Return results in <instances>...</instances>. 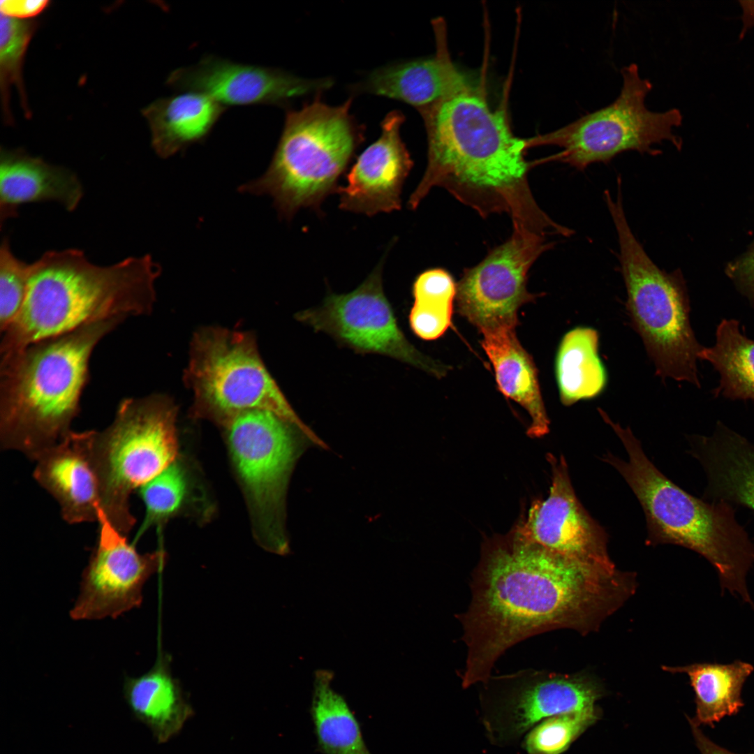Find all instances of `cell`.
Wrapping results in <instances>:
<instances>
[{"label": "cell", "instance_id": "cell-22", "mask_svg": "<svg viewBox=\"0 0 754 754\" xmlns=\"http://www.w3.org/2000/svg\"><path fill=\"white\" fill-rule=\"evenodd\" d=\"M83 190L77 175L20 150L1 149L0 219L16 217L23 204L55 201L69 212L78 206Z\"/></svg>", "mask_w": 754, "mask_h": 754}, {"label": "cell", "instance_id": "cell-30", "mask_svg": "<svg viewBox=\"0 0 754 754\" xmlns=\"http://www.w3.org/2000/svg\"><path fill=\"white\" fill-rule=\"evenodd\" d=\"M33 20H19L1 13L0 20V87L3 112L6 123H12L10 109V89L15 86L22 105L29 116L22 78L24 58L36 29Z\"/></svg>", "mask_w": 754, "mask_h": 754}, {"label": "cell", "instance_id": "cell-3", "mask_svg": "<svg viewBox=\"0 0 754 754\" xmlns=\"http://www.w3.org/2000/svg\"><path fill=\"white\" fill-rule=\"evenodd\" d=\"M160 272L149 255L98 266L79 249L45 252L30 264L23 304L1 332V360L91 323L151 313Z\"/></svg>", "mask_w": 754, "mask_h": 754}, {"label": "cell", "instance_id": "cell-8", "mask_svg": "<svg viewBox=\"0 0 754 754\" xmlns=\"http://www.w3.org/2000/svg\"><path fill=\"white\" fill-rule=\"evenodd\" d=\"M176 407L162 394L123 399L112 424L91 430L90 460L96 474L100 510L128 536L136 519L132 493L175 462L177 454Z\"/></svg>", "mask_w": 754, "mask_h": 754}, {"label": "cell", "instance_id": "cell-16", "mask_svg": "<svg viewBox=\"0 0 754 754\" xmlns=\"http://www.w3.org/2000/svg\"><path fill=\"white\" fill-rule=\"evenodd\" d=\"M552 485L548 497L533 501L514 529L526 540L582 562L614 568L605 531L578 500L565 457L548 453Z\"/></svg>", "mask_w": 754, "mask_h": 754}, {"label": "cell", "instance_id": "cell-25", "mask_svg": "<svg viewBox=\"0 0 754 754\" xmlns=\"http://www.w3.org/2000/svg\"><path fill=\"white\" fill-rule=\"evenodd\" d=\"M123 692L133 716L149 729L158 744L177 735L194 715L172 676L168 658L163 656L144 674L126 677Z\"/></svg>", "mask_w": 754, "mask_h": 754}, {"label": "cell", "instance_id": "cell-21", "mask_svg": "<svg viewBox=\"0 0 754 754\" xmlns=\"http://www.w3.org/2000/svg\"><path fill=\"white\" fill-rule=\"evenodd\" d=\"M707 478L705 498L754 511V443L721 422L709 436L689 438Z\"/></svg>", "mask_w": 754, "mask_h": 754}, {"label": "cell", "instance_id": "cell-32", "mask_svg": "<svg viewBox=\"0 0 754 754\" xmlns=\"http://www.w3.org/2000/svg\"><path fill=\"white\" fill-rule=\"evenodd\" d=\"M600 716L594 706L547 718L527 733L524 747L528 754H561Z\"/></svg>", "mask_w": 754, "mask_h": 754}, {"label": "cell", "instance_id": "cell-10", "mask_svg": "<svg viewBox=\"0 0 754 754\" xmlns=\"http://www.w3.org/2000/svg\"><path fill=\"white\" fill-rule=\"evenodd\" d=\"M222 427L258 540L263 547L284 554L288 548L284 530L288 479L308 441H320L307 426L268 411L244 412Z\"/></svg>", "mask_w": 754, "mask_h": 754}, {"label": "cell", "instance_id": "cell-17", "mask_svg": "<svg viewBox=\"0 0 754 754\" xmlns=\"http://www.w3.org/2000/svg\"><path fill=\"white\" fill-rule=\"evenodd\" d=\"M167 84L175 89L206 94L226 107L285 105L292 99L327 90L333 82L207 56L195 65L173 71Z\"/></svg>", "mask_w": 754, "mask_h": 754}, {"label": "cell", "instance_id": "cell-28", "mask_svg": "<svg viewBox=\"0 0 754 754\" xmlns=\"http://www.w3.org/2000/svg\"><path fill=\"white\" fill-rule=\"evenodd\" d=\"M332 675L316 673L311 714L319 748L324 754H371L359 723L345 699L331 686Z\"/></svg>", "mask_w": 754, "mask_h": 754}, {"label": "cell", "instance_id": "cell-18", "mask_svg": "<svg viewBox=\"0 0 754 754\" xmlns=\"http://www.w3.org/2000/svg\"><path fill=\"white\" fill-rule=\"evenodd\" d=\"M404 121L397 110L383 119L380 136L358 156L346 185L337 190L341 209L368 216L400 209L403 186L413 167L401 137Z\"/></svg>", "mask_w": 754, "mask_h": 754}, {"label": "cell", "instance_id": "cell-5", "mask_svg": "<svg viewBox=\"0 0 754 754\" xmlns=\"http://www.w3.org/2000/svg\"><path fill=\"white\" fill-rule=\"evenodd\" d=\"M600 415L628 452L627 461L609 452L603 460L619 472L639 500L646 519L647 543L674 544L695 552L716 570L722 593H744L746 577L754 566V543L733 505L696 498L678 487L647 458L629 427L614 422L605 411Z\"/></svg>", "mask_w": 754, "mask_h": 754}, {"label": "cell", "instance_id": "cell-40", "mask_svg": "<svg viewBox=\"0 0 754 754\" xmlns=\"http://www.w3.org/2000/svg\"><path fill=\"white\" fill-rule=\"evenodd\" d=\"M700 753L701 754H709V753H707L706 751H700Z\"/></svg>", "mask_w": 754, "mask_h": 754}, {"label": "cell", "instance_id": "cell-6", "mask_svg": "<svg viewBox=\"0 0 754 754\" xmlns=\"http://www.w3.org/2000/svg\"><path fill=\"white\" fill-rule=\"evenodd\" d=\"M350 105V99L330 105L317 98L288 110L267 170L238 190L271 197L286 220L302 208L319 212L325 199L337 192L338 180L363 139Z\"/></svg>", "mask_w": 754, "mask_h": 754}, {"label": "cell", "instance_id": "cell-11", "mask_svg": "<svg viewBox=\"0 0 754 754\" xmlns=\"http://www.w3.org/2000/svg\"><path fill=\"white\" fill-rule=\"evenodd\" d=\"M621 74L622 87L612 103L552 132L526 139V148L559 147L561 151L542 161L561 162L579 170L608 163L629 151L658 155L660 150L655 146L665 142L680 150L682 140L674 128L682 122L681 112L677 108L655 112L646 108L645 98L652 83L641 77L636 64L622 68Z\"/></svg>", "mask_w": 754, "mask_h": 754}, {"label": "cell", "instance_id": "cell-19", "mask_svg": "<svg viewBox=\"0 0 754 754\" xmlns=\"http://www.w3.org/2000/svg\"><path fill=\"white\" fill-rule=\"evenodd\" d=\"M433 28L436 47L434 56L377 68L353 90L397 100L421 112L466 87L469 82L451 59L444 22L435 20Z\"/></svg>", "mask_w": 754, "mask_h": 754}, {"label": "cell", "instance_id": "cell-34", "mask_svg": "<svg viewBox=\"0 0 754 754\" xmlns=\"http://www.w3.org/2000/svg\"><path fill=\"white\" fill-rule=\"evenodd\" d=\"M457 284L446 270L427 269L420 274L413 285L414 303L430 309L453 311Z\"/></svg>", "mask_w": 754, "mask_h": 754}, {"label": "cell", "instance_id": "cell-12", "mask_svg": "<svg viewBox=\"0 0 754 754\" xmlns=\"http://www.w3.org/2000/svg\"><path fill=\"white\" fill-rule=\"evenodd\" d=\"M384 260L355 290L330 293L320 305L298 312L296 318L357 353L385 355L441 377L446 368L419 351L398 325L383 288Z\"/></svg>", "mask_w": 754, "mask_h": 754}, {"label": "cell", "instance_id": "cell-7", "mask_svg": "<svg viewBox=\"0 0 754 754\" xmlns=\"http://www.w3.org/2000/svg\"><path fill=\"white\" fill-rule=\"evenodd\" d=\"M605 201L614 225L626 307L656 374L700 387L697 361L703 347L690 323L687 288L679 270L659 268L636 238L623 209L621 191Z\"/></svg>", "mask_w": 754, "mask_h": 754}, {"label": "cell", "instance_id": "cell-35", "mask_svg": "<svg viewBox=\"0 0 754 754\" xmlns=\"http://www.w3.org/2000/svg\"><path fill=\"white\" fill-rule=\"evenodd\" d=\"M452 312L432 309L414 303L409 314V323L418 337L431 341L442 336L451 324Z\"/></svg>", "mask_w": 754, "mask_h": 754}, {"label": "cell", "instance_id": "cell-9", "mask_svg": "<svg viewBox=\"0 0 754 754\" xmlns=\"http://www.w3.org/2000/svg\"><path fill=\"white\" fill-rule=\"evenodd\" d=\"M184 380L193 394L195 418L223 426L240 413L263 410L306 426L267 371L250 332L219 327L197 331Z\"/></svg>", "mask_w": 754, "mask_h": 754}, {"label": "cell", "instance_id": "cell-29", "mask_svg": "<svg viewBox=\"0 0 754 754\" xmlns=\"http://www.w3.org/2000/svg\"><path fill=\"white\" fill-rule=\"evenodd\" d=\"M699 359L709 362L720 374L716 396L754 400V340L741 332L739 321L723 320L715 344L703 347Z\"/></svg>", "mask_w": 754, "mask_h": 754}, {"label": "cell", "instance_id": "cell-4", "mask_svg": "<svg viewBox=\"0 0 754 754\" xmlns=\"http://www.w3.org/2000/svg\"><path fill=\"white\" fill-rule=\"evenodd\" d=\"M124 318L84 325L1 360L0 444L36 461L71 431L99 341Z\"/></svg>", "mask_w": 754, "mask_h": 754}, {"label": "cell", "instance_id": "cell-26", "mask_svg": "<svg viewBox=\"0 0 754 754\" xmlns=\"http://www.w3.org/2000/svg\"><path fill=\"white\" fill-rule=\"evenodd\" d=\"M663 668L688 675L695 693L696 711L694 717L686 718L697 726L711 727L724 717L737 714L744 707L742 689L754 671L752 664L740 660L725 664L695 663Z\"/></svg>", "mask_w": 754, "mask_h": 754}, {"label": "cell", "instance_id": "cell-27", "mask_svg": "<svg viewBox=\"0 0 754 754\" xmlns=\"http://www.w3.org/2000/svg\"><path fill=\"white\" fill-rule=\"evenodd\" d=\"M598 332L591 327H578L563 336L555 364L563 405L596 397L604 390L607 375L598 355Z\"/></svg>", "mask_w": 754, "mask_h": 754}, {"label": "cell", "instance_id": "cell-37", "mask_svg": "<svg viewBox=\"0 0 754 754\" xmlns=\"http://www.w3.org/2000/svg\"><path fill=\"white\" fill-rule=\"evenodd\" d=\"M49 3L47 0H1L0 10L7 17L24 20L38 15Z\"/></svg>", "mask_w": 754, "mask_h": 754}, {"label": "cell", "instance_id": "cell-2", "mask_svg": "<svg viewBox=\"0 0 754 754\" xmlns=\"http://www.w3.org/2000/svg\"><path fill=\"white\" fill-rule=\"evenodd\" d=\"M427 135V165L408 202L416 209L434 187L448 191L481 216L506 214L513 230L546 237L563 226L538 205L529 186L533 163L525 139L516 137L503 110H493L470 83L420 112Z\"/></svg>", "mask_w": 754, "mask_h": 754}, {"label": "cell", "instance_id": "cell-24", "mask_svg": "<svg viewBox=\"0 0 754 754\" xmlns=\"http://www.w3.org/2000/svg\"><path fill=\"white\" fill-rule=\"evenodd\" d=\"M226 109L206 94L186 91L157 99L142 112L150 128L152 147L165 158L205 140Z\"/></svg>", "mask_w": 754, "mask_h": 754}, {"label": "cell", "instance_id": "cell-20", "mask_svg": "<svg viewBox=\"0 0 754 754\" xmlns=\"http://www.w3.org/2000/svg\"><path fill=\"white\" fill-rule=\"evenodd\" d=\"M91 430L71 431L35 461L36 481L59 505L70 524L98 520V480L90 460Z\"/></svg>", "mask_w": 754, "mask_h": 754}, {"label": "cell", "instance_id": "cell-14", "mask_svg": "<svg viewBox=\"0 0 754 754\" xmlns=\"http://www.w3.org/2000/svg\"><path fill=\"white\" fill-rule=\"evenodd\" d=\"M553 246L546 237L513 230L480 263L464 269L457 284L459 313L480 332L517 326L519 307L535 297L526 288L528 271Z\"/></svg>", "mask_w": 754, "mask_h": 754}, {"label": "cell", "instance_id": "cell-1", "mask_svg": "<svg viewBox=\"0 0 754 754\" xmlns=\"http://www.w3.org/2000/svg\"><path fill=\"white\" fill-rule=\"evenodd\" d=\"M635 577L572 559L508 533L485 540L471 600L457 616L467 647L463 688L486 683L498 658L534 635L596 630L634 592Z\"/></svg>", "mask_w": 754, "mask_h": 754}, {"label": "cell", "instance_id": "cell-15", "mask_svg": "<svg viewBox=\"0 0 754 754\" xmlns=\"http://www.w3.org/2000/svg\"><path fill=\"white\" fill-rule=\"evenodd\" d=\"M98 523V540L83 570L80 593L70 612L74 620L116 619L139 607L144 584L166 561L162 549L139 553L101 510Z\"/></svg>", "mask_w": 754, "mask_h": 754}, {"label": "cell", "instance_id": "cell-33", "mask_svg": "<svg viewBox=\"0 0 754 754\" xmlns=\"http://www.w3.org/2000/svg\"><path fill=\"white\" fill-rule=\"evenodd\" d=\"M30 264L17 258L8 239L0 246V330L3 332L18 314L25 298Z\"/></svg>", "mask_w": 754, "mask_h": 754}, {"label": "cell", "instance_id": "cell-23", "mask_svg": "<svg viewBox=\"0 0 754 754\" xmlns=\"http://www.w3.org/2000/svg\"><path fill=\"white\" fill-rule=\"evenodd\" d=\"M516 326H503L482 332L481 345L492 364L500 392L524 408L531 422L527 435L540 438L549 430L545 410L531 356L521 345Z\"/></svg>", "mask_w": 754, "mask_h": 754}, {"label": "cell", "instance_id": "cell-36", "mask_svg": "<svg viewBox=\"0 0 754 754\" xmlns=\"http://www.w3.org/2000/svg\"><path fill=\"white\" fill-rule=\"evenodd\" d=\"M726 274L754 307V241L746 253L727 265Z\"/></svg>", "mask_w": 754, "mask_h": 754}, {"label": "cell", "instance_id": "cell-39", "mask_svg": "<svg viewBox=\"0 0 754 754\" xmlns=\"http://www.w3.org/2000/svg\"><path fill=\"white\" fill-rule=\"evenodd\" d=\"M742 9L743 27L740 32V38L742 39L746 32L754 27V0L739 1Z\"/></svg>", "mask_w": 754, "mask_h": 754}, {"label": "cell", "instance_id": "cell-38", "mask_svg": "<svg viewBox=\"0 0 754 754\" xmlns=\"http://www.w3.org/2000/svg\"><path fill=\"white\" fill-rule=\"evenodd\" d=\"M693 737L699 750H704L710 754H738L718 745L710 739L702 730L693 733ZM754 754V753H751Z\"/></svg>", "mask_w": 754, "mask_h": 754}, {"label": "cell", "instance_id": "cell-13", "mask_svg": "<svg viewBox=\"0 0 754 754\" xmlns=\"http://www.w3.org/2000/svg\"><path fill=\"white\" fill-rule=\"evenodd\" d=\"M481 697L482 720L493 743L517 740L541 720L591 708L603 688L585 674L524 670L489 678Z\"/></svg>", "mask_w": 754, "mask_h": 754}, {"label": "cell", "instance_id": "cell-31", "mask_svg": "<svg viewBox=\"0 0 754 754\" xmlns=\"http://www.w3.org/2000/svg\"><path fill=\"white\" fill-rule=\"evenodd\" d=\"M186 490L184 471L175 462L140 487L138 491L145 514L135 541L150 527L156 526L161 531L168 519L183 505Z\"/></svg>", "mask_w": 754, "mask_h": 754}]
</instances>
